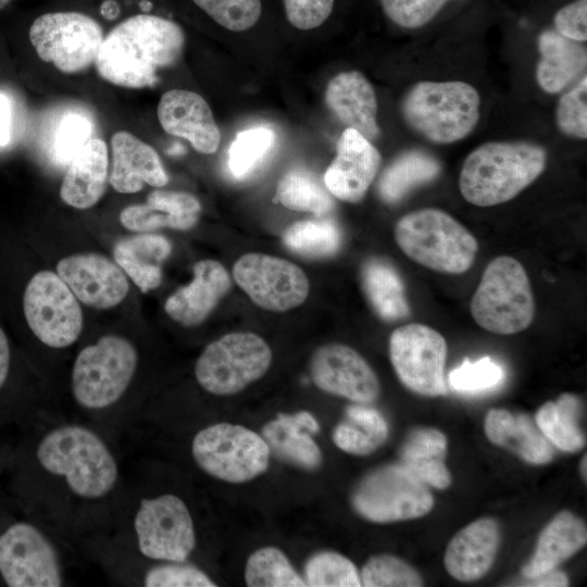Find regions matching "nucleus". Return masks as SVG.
Wrapping results in <instances>:
<instances>
[{"mask_svg":"<svg viewBox=\"0 0 587 587\" xmlns=\"http://www.w3.org/2000/svg\"><path fill=\"white\" fill-rule=\"evenodd\" d=\"M233 277L257 305L272 312L301 305L310 291L309 279L297 264L264 253L241 255L234 264Z\"/></svg>","mask_w":587,"mask_h":587,"instance_id":"nucleus-16","label":"nucleus"},{"mask_svg":"<svg viewBox=\"0 0 587 587\" xmlns=\"http://www.w3.org/2000/svg\"><path fill=\"white\" fill-rule=\"evenodd\" d=\"M320 430V424L308 411L295 414L279 413L267 422L261 436L279 459L307 471H314L322 464V451L311 434Z\"/></svg>","mask_w":587,"mask_h":587,"instance_id":"nucleus-26","label":"nucleus"},{"mask_svg":"<svg viewBox=\"0 0 587 587\" xmlns=\"http://www.w3.org/2000/svg\"><path fill=\"white\" fill-rule=\"evenodd\" d=\"M189 454L199 471L217 480L240 484L263 474L271 451L264 438L238 424L220 422L198 429Z\"/></svg>","mask_w":587,"mask_h":587,"instance_id":"nucleus-10","label":"nucleus"},{"mask_svg":"<svg viewBox=\"0 0 587 587\" xmlns=\"http://www.w3.org/2000/svg\"><path fill=\"white\" fill-rule=\"evenodd\" d=\"M221 27L239 33L255 26L263 13L262 0H191Z\"/></svg>","mask_w":587,"mask_h":587,"instance_id":"nucleus-42","label":"nucleus"},{"mask_svg":"<svg viewBox=\"0 0 587 587\" xmlns=\"http://www.w3.org/2000/svg\"><path fill=\"white\" fill-rule=\"evenodd\" d=\"M546 150L526 141H491L474 149L460 172L463 198L477 207L513 199L545 170Z\"/></svg>","mask_w":587,"mask_h":587,"instance_id":"nucleus-6","label":"nucleus"},{"mask_svg":"<svg viewBox=\"0 0 587 587\" xmlns=\"http://www.w3.org/2000/svg\"><path fill=\"white\" fill-rule=\"evenodd\" d=\"M500 542V527L484 517L459 530L447 546L445 566L460 582H474L492 566Z\"/></svg>","mask_w":587,"mask_h":587,"instance_id":"nucleus-23","label":"nucleus"},{"mask_svg":"<svg viewBox=\"0 0 587 587\" xmlns=\"http://www.w3.org/2000/svg\"><path fill=\"white\" fill-rule=\"evenodd\" d=\"M185 149L182 145L179 143H176L174 145V147H172L170 150H168V153L172 154V155H178V154H182L184 153Z\"/></svg>","mask_w":587,"mask_h":587,"instance_id":"nucleus-56","label":"nucleus"},{"mask_svg":"<svg viewBox=\"0 0 587 587\" xmlns=\"http://www.w3.org/2000/svg\"><path fill=\"white\" fill-rule=\"evenodd\" d=\"M100 12L107 20H114L118 15L120 8L114 0H105L101 4Z\"/></svg>","mask_w":587,"mask_h":587,"instance_id":"nucleus-54","label":"nucleus"},{"mask_svg":"<svg viewBox=\"0 0 587 587\" xmlns=\"http://www.w3.org/2000/svg\"><path fill=\"white\" fill-rule=\"evenodd\" d=\"M139 7L140 9L142 10V12H149L152 8V3L148 0H141L140 3H139Z\"/></svg>","mask_w":587,"mask_h":587,"instance_id":"nucleus-58","label":"nucleus"},{"mask_svg":"<svg viewBox=\"0 0 587 587\" xmlns=\"http://www.w3.org/2000/svg\"><path fill=\"white\" fill-rule=\"evenodd\" d=\"M346 416L347 420L339 423L333 432V440L340 450L366 455L387 440V422L376 409L364 403H354L346 409Z\"/></svg>","mask_w":587,"mask_h":587,"instance_id":"nucleus-33","label":"nucleus"},{"mask_svg":"<svg viewBox=\"0 0 587 587\" xmlns=\"http://www.w3.org/2000/svg\"><path fill=\"white\" fill-rule=\"evenodd\" d=\"M284 245L292 252L308 258L334 255L340 246L338 225L329 218L299 221L284 233Z\"/></svg>","mask_w":587,"mask_h":587,"instance_id":"nucleus-37","label":"nucleus"},{"mask_svg":"<svg viewBox=\"0 0 587 587\" xmlns=\"http://www.w3.org/2000/svg\"><path fill=\"white\" fill-rule=\"evenodd\" d=\"M447 449L446 436L435 428H415L404 440L400 450L404 466L424 461L444 459Z\"/></svg>","mask_w":587,"mask_h":587,"instance_id":"nucleus-47","label":"nucleus"},{"mask_svg":"<svg viewBox=\"0 0 587 587\" xmlns=\"http://www.w3.org/2000/svg\"><path fill=\"white\" fill-rule=\"evenodd\" d=\"M449 0H379L384 14L403 28H419L429 23Z\"/></svg>","mask_w":587,"mask_h":587,"instance_id":"nucleus-46","label":"nucleus"},{"mask_svg":"<svg viewBox=\"0 0 587 587\" xmlns=\"http://www.w3.org/2000/svg\"><path fill=\"white\" fill-rule=\"evenodd\" d=\"M364 292L377 315L387 322L405 319L410 308L397 270L383 259H371L362 267Z\"/></svg>","mask_w":587,"mask_h":587,"instance_id":"nucleus-32","label":"nucleus"},{"mask_svg":"<svg viewBox=\"0 0 587 587\" xmlns=\"http://www.w3.org/2000/svg\"><path fill=\"white\" fill-rule=\"evenodd\" d=\"M554 30L571 40L587 39V0H574L560 8L553 16Z\"/></svg>","mask_w":587,"mask_h":587,"instance_id":"nucleus-49","label":"nucleus"},{"mask_svg":"<svg viewBox=\"0 0 587 587\" xmlns=\"http://www.w3.org/2000/svg\"><path fill=\"white\" fill-rule=\"evenodd\" d=\"M276 200L287 209L317 216H324L334 209L330 192L313 173L304 168H292L282 177Z\"/></svg>","mask_w":587,"mask_h":587,"instance_id":"nucleus-36","label":"nucleus"},{"mask_svg":"<svg viewBox=\"0 0 587 587\" xmlns=\"http://www.w3.org/2000/svg\"><path fill=\"white\" fill-rule=\"evenodd\" d=\"M272 360V350L261 336L229 333L204 347L195 363V378L210 395L230 396L263 377Z\"/></svg>","mask_w":587,"mask_h":587,"instance_id":"nucleus-11","label":"nucleus"},{"mask_svg":"<svg viewBox=\"0 0 587 587\" xmlns=\"http://www.w3.org/2000/svg\"><path fill=\"white\" fill-rule=\"evenodd\" d=\"M351 501L359 515L375 523L417 519L434 505L427 485L401 463L370 472L354 488Z\"/></svg>","mask_w":587,"mask_h":587,"instance_id":"nucleus-12","label":"nucleus"},{"mask_svg":"<svg viewBox=\"0 0 587 587\" xmlns=\"http://www.w3.org/2000/svg\"><path fill=\"white\" fill-rule=\"evenodd\" d=\"M405 467L424 484L437 489H445L451 484V475L444 462V459L414 463Z\"/></svg>","mask_w":587,"mask_h":587,"instance_id":"nucleus-50","label":"nucleus"},{"mask_svg":"<svg viewBox=\"0 0 587 587\" xmlns=\"http://www.w3.org/2000/svg\"><path fill=\"white\" fill-rule=\"evenodd\" d=\"M325 102L341 123L370 141L379 136L375 91L362 73L349 71L334 76L326 86Z\"/></svg>","mask_w":587,"mask_h":587,"instance_id":"nucleus-24","label":"nucleus"},{"mask_svg":"<svg viewBox=\"0 0 587 587\" xmlns=\"http://www.w3.org/2000/svg\"><path fill=\"white\" fill-rule=\"evenodd\" d=\"M17 432L4 470L10 499L72 541L110 535L123 450L90 425L49 408Z\"/></svg>","mask_w":587,"mask_h":587,"instance_id":"nucleus-1","label":"nucleus"},{"mask_svg":"<svg viewBox=\"0 0 587 587\" xmlns=\"http://www.w3.org/2000/svg\"><path fill=\"white\" fill-rule=\"evenodd\" d=\"M201 213L199 200L183 191L153 190L146 203L126 207L120 213L122 225L137 233L168 227L186 230L193 227Z\"/></svg>","mask_w":587,"mask_h":587,"instance_id":"nucleus-25","label":"nucleus"},{"mask_svg":"<svg viewBox=\"0 0 587 587\" xmlns=\"http://www.w3.org/2000/svg\"><path fill=\"white\" fill-rule=\"evenodd\" d=\"M447 344L436 329L420 323L396 328L389 337V358L399 380L428 397L446 395Z\"/></svg>","mask_w":587,"mask_h":587,"instance_id":"nucleus-15","label":"nucleus"},{"mask_svg":"<svg viewBox=\"0 0 587 587\" xmlns=\"http://www.w3.org/2000/svg\"><path fill=\"white\" fill-rule=\"evenodd\" d=\"M110 536L146 557L172 562H191L199 542L193 513L183 496L151 489L134 461L125 458Z\"/></svg>","mask_w":587,"mask_h":587,"instance_id":"nucleus-3","label":"nucleus"},{"mask_svg":"<svg viewBox=\"0 0 587 587\" xmlns=\"http://www.w3.org/2000/svg\"><path fill=\"white\" fill-rule=\"evenodd\" d=\"M487 438L532 464H546L553 459V449L537 425L526 414L490 410L484 423Z\"/></svg>","mask_w":587,"mask_h":587,"instance_id":"nucleus-28","label":"nucleus"},{"mask_svg":"<svg viewBox=\"0 0 587 587\" xmlns=\"http://www.w3.org/2000/svg\"><path fill=\"white\" fill-rule=\"evenodd\" d=\"M57 273L78 301L95 309L121 303L129 290L123 270L97 253H79L61 259Z\"/></svg>","mask_w":587,"mask_h":587,"instance_id":"nucleus-18","label":"nucleus"},{"mask_svg":"<svg viewBox=\"0 0 587 587\" xmlns=\"http://www.w3.org/2000/svg\"><path fill=\"white\" fill-rule=\"evenodd\" d=\"M158 118L170 135L187 139L200 153L216 152L221 133L208 102L197 92L172 89L162 95Z\"/></svg>","mask_w":587,"mask_h":587,"instance_id":"nucleus-20","label":"nucleus"},{"mask_svg":"<svg viewBox=\"0 0 587 587\" xmlns=\"http://www.w3.org/2000/svg\"><path fill=\"white\" fill-rule=\"evenodd\" d=\"M439 173L440 164L433 155L421 150L407 151L383 172L377 185L379 196L385 202L395 203Z\"/></svg>","mask_w":587,"mask_h":587,"instance_id":"nucleus-35","label":"nucleus"},{"mask_svg":"<svg viewBox=\"0 0 587 587\" xmlns=\"http://www.w3.org/2000/svg\"><path fill=\"white\" fill-rule=\"evenodd\" d=\"M555 120L560 130L571 137H587V77L586 75L557 105Z\"/></svg>","mask_w":587,"mask_h":587,"instance_id":"nucleus-45","label":"nucleus"},{"mask_svg":"<svg viewBox=\"0 0 587 587\" xmlns=\"http://www.w3.org/2000/svg\"><path fill=\"white\" fill-rule=\"evenodd\" d=\"M139 365L137 346L124 336L103 335L83 347L71 367L73 412L68 415L96 428L122 449L139 423L129 401Z\"/></svg>","mask_w":587,"mask_h":587,"instance_id":"nucleus-2","label":"nucleus"},{"mask_svg":"<svg viewBox=\"0 0 587 587\" xmlns=\"http://www.w3.org/2000/svg\"><path fill=\"white\" fill-rule=\"evenodd\" d=\"M587 542L585 523L570 511L558 513L542 529L535 552L523 566V577H534L557 569Z\"/></svg>","mask_w":587,"mask_h":587,"instance_id":"nucleus-29","label":"nucleus"},{"mask_svg":"<svg viewBox=\"0 0 587 587\" xmlns=\"http://www.w3.org/2000/svg\"><path fill=\"white\" fill-rule=\"evenodd\" d=\"M505 373L501 364L490 357L477 361L465 359L448 376L450 387L460 394L478 395L494 390L504 380Z\"/></svg>","mask_w":587,"mask_h":587,"instance_id":"nucleus-44","label":"nucleus"},{"mask_svg":"<svg viewBox=\"0 0 587 587\" xmlns=\"http://www.w3.org/2000/svg\"><path fill=\"white\" fill-rule=\"evenodd\" d=\"M185 34L175 22L152 14H137L116 25L103 38L95 65L107 82L126 88L151 87L158 70L180 57Z\"/></svg>","mask_w":587,"mask_h":587,"instance_id":"nucleus-5","label":"nucleus"},{"mask_svg":"<svg viewBox=\"0 0 587 587\" xmlns=\"http://www.w3.org/2000/svg\"><path fill=\"white\" fill-rule=\"evenodd\" d=\"M470 311L484 329L512 335L527 328L535 315L528 275L514 258L500 255L485 267Z\"/></svg>","mask_w":587,"mask_h":587,"instance_id":"nucleus-9","label":"nucleus"},{"mask_svg":"<svg viewBox=\"0 0 587 587\" xmlns=\"http://www.w3.org/2000/svg\"><path fill=\"white\" fill-rule=\"evenodd\" d=\"M303 579L311 587H359L360 573L345 555L324 550L312 554L305 562Z\"/></svg>","mask_w":587,"mask_h":587,"instance_id":"nucleus-40","label":"nucleus"},{"mask_svg":"<svg viewBox=\"0 0 587 587\" xmlns=\"http://www.w3.org/2000/svg\"><path fill=\"white\" fill-rule=\"evenodd\" d=\"M287 22L300 30L322 26L333 14L336 0H282Z\"/></svg>","mask_w":587,"mask_h":587,"instance_id":"nucleus-48","label":"nucleus"},{"mask_svg":"<svg viewBox=\"0 0 587 587\" xmlns=\"http://www.w3.org/2000/svg\"><path fill=\"white\" fill-rule=\"evenodd\" d=\"M91 120L80 112L62 115L48 139L47 153L51 162L68 166L79 150L91 140Z\"/></svg>","mask_w":587,"mask_h":587,"instance_id":"nucleus-39","label":"nucleus"},{"mask_svg":"<svg viewBox=\"0 0 587 587\" xmlns=\"http://www.w3.org/2000/svg\"><path fill=\"white\" fill-rule=\"evenodd\" d=\"M520 583L522 586L532 587H564L569 585V578L566 574L554 569L534 577H524Z\"/></svg>","mask_w":587,"mask_h":587,"instance_id":"nucleus-52","label":"nucleus"},{"mask_svg":"<svg viewBox=\"0 0 587 587\" xmlns=\"http://www.w3.org/2000/svg\"><path fill=\"white\" fill-rule=\"evenodd\" d=\"M12 370V351L7 334L0 327V392L3 391ZM1 427V426H0Z\"/></svg>","mask_w":587,"mask_h":587,"instance_id":"nucleus-53","label":"nucleus"},{"mask_svg":"<svg viewBox=\"0 0 587 587\" xmlns=\"http://www.w3.org/2000/svg\"><path fill=\"white\" fill-rule=\"evenodd\" d=\"M90 564L64 534L0 499V585L61 587L75 585L76 573Z\"/></svg>","mask_w":587,"mask_h":587,"instance_id":"nucleus-4","label":"nucleus"},{"mask_svg":"<svg viewBox=\"0 0 587 587\" xmlns=\"http://www.w3.org/2000/svg\"><path fill=\"white\" fill-rule=\"evenodd\" d=\"M13 102L5 93L0 92V148L10 143L13 135Z\"/></svg>","mask_w":587,"mask_h":587,"instance_id":"nucleus-51","label":"nucleus"},{"mask_svg":"<svg viewBox=\"0 0 587 587\" xmlns=\"http://www.w3.org/2000/svg\"><path fill=\"white\" fill-rule=\"evenodd\" d=\"M26 323L34 336L50 349H66L83 330L77 298L52 271H40L28 282L23 296Z\"/></svg>","mask_w":587,"mask_h":587,"instance_id":"nucleus-13","label":"nucleus"},{"mask_svg":"<svg viewBox=\"0 0 587 587\" xmlns=\"http://www.w3.org/2000/svg\"><path fill=\"white\" fill-rule=\"evenodd\" d=\"M110 185L121 193H135L145 184L163 187L168 176L157 151L135 135L121 130L111 138Z\"/></svg>","mask_w":587,"mask_h":587,"instance_id":"nucleus-22","label":"nucleus"},{"mask_svg":"<svg viewBox=\"0 0 587 587\" xmlns=\"http://www.w3.org/2000/svg\"><path fill=\"white\" fill-rule=\"evenodd\" d=\"M171 251V242L164 236L141 233L117 241L113 255L138 288L148 292L161 284V266Z\"/></svg>","mask_w":587,"mask_h":587,"instance_id":"nucleus-31","label":"nucleus"},{"mask_svg":"<svg viewBox=\"0 0 587 587\" xmlns=\"http://www.w3.org/2000/svg\"><path fill=\"white\" fill-rule=\"evenodd\" d=\"M538 50L540 60L536 67V79L548 93L562 91L586 70V48L554 29L540 33Z\"/></svg>","mask_w":587,"mask_h":587,"instance_id":"nucleus-30","label":"nucleus"},{"mask_svg":"<svg viewBox=\"0 0 587 587\" xmlns=\"http://www.w3.org/2000/svg\"><path fill=\"white\" fill-rule=\"evenodd\" d=\"M586 464H587V460H586V454H585L580 462V474L584 480H586V477H587Z\"/></svg>","mask_w":587,"mask_h":587,"instance_id":"nucleus-57","label":"nucleus"},{"mask_svg":"<svg viewBox=\"0 0 587 587\" xmlns=\"http://www.w3.org/2000/svg\"><path fill=\"white\" fill-rule=\"evenodd\" d=\"M103 38L100 24L79 12L46 13L29 28V40L38 57L66 74L95 63Z\"/></svg>","mask_w":587,"mask_h":587,"instance_id":"nucleus-14","label":"nucleus"},{"mask_svg":"<svg viewBox=\"0 0 587 587\" xmlns=\"http://www.w3.org/2000/svg\"><path fill=\"white\" fill-rule=\"evenodd\" d=\"M230 285L224 265L212 259L200 260L193 265V279L166 299L164 310L180 325L197 326L211 314Z\"/></svg>","mask_w":587,"mask_h":587,"instance_id":"nucleus-21","label":"nucleus"},{"mask_svg":"<svg viewBox=\"0 0 587 587\" xmlns=\"http://www.w3.org/2000/svg\"><path fill=\"white\" fill-rule=\"evenodd\" d=\"M480 98L464 82H419L402 99L408 125L427 140L451 143L466 137L479 118Z\"/></svg>","mask_w":587,"mask_h":587,"instance_id":"nucleus-8","label":"nucleus"},{"mask_svg":"<svg viewBox=\"0 0 587 587\" xmlns=\"http://www.w3.org/2000/svg\"><path fill=\"white\" fill-rule=\"evenodd\" d=\"M380 154L372 142L353 128L340 135L336 155L324 174V184L332 196L355 203L363 199L374 180Z\"/></svg>","mask_w":587,"mask_h":587,"instance_id":"nucleus-19","label":"nucleus"},{"mask_svg":"<svg viewBox=\"0 0 587 587\" xmlns=\"http://www.w3.org/2000/svg\"><path fill=\"white\" fill-rule=\"evenodd\" d=\"M309 370L319 389L354 403H372L380 394L373 369L347 345L332 342L319 347L311 355Z\"/></svg>","mask_w":587,"mask_h":587,"instance_id":"nucleus-17","label":"nucleus"},{"mask_svg":"<svg viewBox=\"0 0 587 587\" xmlns=\"http://www.w3.org/2000/svg\"><path fill=\"white\" fill-rule=\"evenodd\" d=\"M275 140V132L266 126L239 132L228 150L230 174L240 179L251 173L270 152Z\"/></svg>","mask_w":587,"mask_h":587,"instance_id":"nucleus-41","label":"nucleus"},{"mask_svg":"<svg viewBox=\"0 0 587 587\" xmlns=\"http://www.w3.org/2000/svg\"><path fill=\"white\" fill-rule=\"evenodd\" d=\"M402 252L430 270L461 274L474 263L478 243L460 222L447 212L425 208L402 216L395 226Z\"/></svg>","mask_w":587,"mask_h":587,"instance_id":"nucleus-7","label":"nucleus"},{"mask_svg":"<svg viewBox=\"0 0 587 587\" xmlns=\"http://www.w3.org/2000/svg\"><path fill=\"white\" fill-rule=\"evenodd\" d=\"M108 166L105 142L91 139L68 164L60 188L61 199L79 210L93 207L105 191Z\"/></svg>","mask_w":587,"mask_h":587,"instance_id":"nucleus-27","label":"nucleus"},{"mask_svg":"<svg viewBox=\"0 0 587 587\" xmlns=\"http://www.w3.org/2000/svg\"><path fill=\"white\" fill-rule=\"evenodd\" d=\"M582 405L572 394H562L555 402L542 404L535 416L541 434L557 448L565 452L580 450L586 442L579 426Z\"/></svg>","mask_w":587,"mask_h":587,"instance_id":"nucleus-34","label":"nucleus"},{"mask_svg":"<svg viewBox=\"0 0 587 587\" xmlns=\"http://www.w3.org/2000/svg\"><path fill=\"white\" fill-rule=\"evenodd\" d=\"M10 449L11 444H0V474H2L7 467Z\"/></svg>","mask_w":587,"mask_h":587,"instance_id":"nucleus-55","label":"nucleus"},{"mask_svg":"<svg viewBox=\"0 0 587 587\" xmlns=\"http://www.w3.org/2000/svg\"><path fill=\"white\" fill-rule=\"evenodd\" d=\"M10 1H11V0H0V10H2L3 8H5V7L9 4Z\"/></svg>","mask_w":587,"mask_h":587,"instance_id":"nucleus-59","label":"nucleus"},{"mask_svg":"<svg viewBox=\"0 0 587 587\" xmlns=\"http://www.w3.org/2000/svg\"><path fill=\"white\" fill-rule=\"evenodd\" d=\"M364 587H421L420 574L407 562L391 554L371 557L360 573Z\"/></svg>","mask_w":587,"mask_h":587,"instance_id":"nucleus-43","label":"nucleus"},{"mask_svg":"<svg viewBox=\"0 0 587 587\" xmlns=\"http://www.w3.org/2000/svg\"><path fill=\"white\" fill-rule=\"evenodd\" d=\"M245 582L249 587L307 586L286 554L276 547H262L249 555L245 567Z\"/></svg>","mask_w":587,"mask_h":587,"instance_id":"nucleus-38","label":"nucleus"}]
</instances>
